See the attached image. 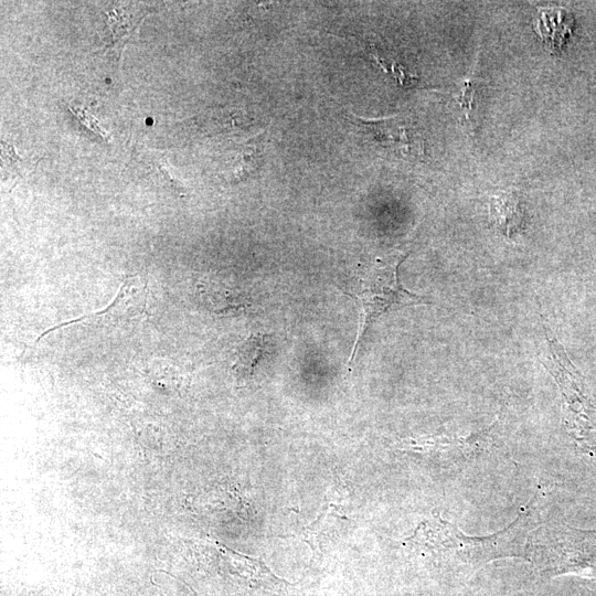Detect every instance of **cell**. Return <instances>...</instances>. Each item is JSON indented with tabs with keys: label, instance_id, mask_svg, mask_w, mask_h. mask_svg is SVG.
<instances>
[{
	"label": "cell",
	"instance_id": "1",
	"mask_svg": "<svg viewBox=\"0 0 596 596\" xmlns=\"http://www.w3.org/2000/svg\"><path fill=\"white\" fill-rule=\"evenodd\" d=\"M529 513L487 536H469L436 514L419 523L405 539L406 547L456 572L471 573L483 564L504 557H523L529 534Z\"/></svg>",
	"mask_w": 596,
	"mask_h": 596
},
{
	"label": "cell",
	"instance_id": "2",
	"mask_svg": "<svg viewBox=\"0 0 596 596\" xmlns=\"http://www.w3.org/2000/svg\"><path fill=\"white\" fill-rule=\"evenodd\" d=\"M408 253L407 249L393 251L375 258L360 270L354 291L349 292L361 307L358 333L349 364L354 360L364 333L381 315L393 309L428 302L426 297L408 291L400 281L398 268Z\"/></svg>",
	"mask_w": 596,
	"mask_h": 596
},
{
	"label": "cell",
	"instance_id": "3",
	"mask_svg": "<svg viewBox=\"0 0 596 596\" xmlns=\"http://www.w3.org/2000/svg\"><path fill=\"white\" fill-rule=\"evenodd\" d=\"M549 353L543 364L558 384L565 404V425L577 448L596 460V403L563 347L544 326Z\"/></svg>",
	"mask_w": 596,
	"mask_h": 596
},
{
	"label": "cell",
	"instance_id": "4",
	"mask_svg": "<svg viewBox=\"0 0 596 596\" xmlns=\"http://www.w3.org/2000/svg\"><path fill=\"white\" fill-rule=\"evenodd\" d=\"M360 127L380 147L396 156L408 159L424 153V141L418 128L405 116H391L380 119H364L351 115Z\"/></svg>",
	"mask_w": 596,
	"mask_h": 596
},
{
	"label": "cell",
	"instance_id": "5",
	"mask_svg": "<svg viewBox=\"0 0 596 596\" xmlns=\"http://www.w3.org/2000/svg\"><path fill=\"white\" fill-rule=\"evenodd\" d=\"M147 292V279L140 275L131 276L120 286L111 305L98 315L111 322L136 320L145 310Z\"/></svg>",
	"mask_w": 596,
	"mask_h": 596
},
{
	"label": "cell",
	"instance_id": "6",
	"mask_svg": "<svg viewBox=\"0 0 596 596\" xmlns=\"http://www.w3.org/2000/svg\"><path fill=\"white\" fill-rule=\"evenodd\" d=\"M491 223L505 236L520 231L523 213L520 200L513 191H502L491 196L489 203Z\"/></svg>",
	"mask_w": 596,
	"mask_h": 596
},
{
	"label": "cell",
	"instance_id": "7",
	"mask_svg": "<svg viewBox=\"0 0 596 596\" xmlns=\"http://www.w3.org/2000/svg\"><path fill=\"white\" fill-rule=\"evenodd\" d=\"M198 294L202 304L217 315L237 312L248 306L242 294L220 283L204 281L198 286Z\"/></svg>",
	"mask_w": 596,
	"mask_h": 596
},
{
	"label": "cell",
	"instance_id": "8",
	"mask_svg": "<svg viewBox=\"0 0 596 596\" xmlns=\"http://www.w3.org/2000/svg\"><path fill=\"white\" fill-rule=\"evenodd\" d=\"M539 12L540 17L534 22L536 33L550 50H561L572 29L571 17L560 8H540Z\"/></svg>",
	"mask_w": 596,
	"mask_h": 596
},
{
	"label": "cell",
	"instance_id": "9",
	"mask_svg": "<svg viewBox=\"0 0 596 596\" xmlns=\"http://www.w3.org/2000/svg\"><path fill=\"white\" fill-rule=\"evenodd\" d=\"M267 340L264 334H252L241 342L234 354L233 371L240 379L249 377L265 353Z\"/></svg>",
	"mask_w": 596,
	"mask_h": 596
},
{
	"label": "cell",
	"instance_id": "10",
	"mask_svg": "<svg viewBox=\"0 0 596 596\" xmlns=\"http://www.w3.org/2000/svg\"><path fill=\"white\" fill-rule=\"evenodd\" d=\"M472 68L469 72V76H466L465 79L459 84L458 91L456 93V103L458 104L459 110L464 115L467 124L473 126V114L476 109V82L471 76Z\"/></svg>",
	"mask_w": 596,
	"mask_h": 596
},
{
	"label": "cell",
	"instance_id": "11",
	"mask_svg": "<svg viewBox=\"0 0 596 596\" xmlns=\"http://www.w3.org/2000/svg\"><path fill=\"white\" fill-rule=\"evenodd\" d=\"M1 150L2 171L4 170L7 173H11L12 177H15L19 174L21 175V171L29 170L28 167L30 163H23V159L15 153L14 148L10 147V145L1 141Z\"/></svg>",
	"mask_w": 596,
	"mask_h": 596
}]
</instances>
